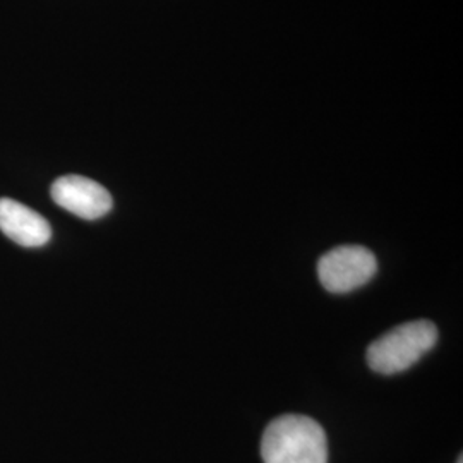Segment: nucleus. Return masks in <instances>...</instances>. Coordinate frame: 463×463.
Returning a JSON list of instances; mask_svg holds the SVG:
<instances>
[{
    "mask_svg": "<svg viewBox=\"0 0 463 463\" xmlns=\"http://www.w3.org/2000/svg\"><path fill=\"white\" fill-rule=\"evenodd\" d=\"M261 457L265 463H328V438L311 417L281 415L265 430Z\"/></svg>",
    "mask_w": 463,
    "mask_h": 463,
    "instance_id": "obj_1",
    "label": "nucleus"
},
{
    "mask_svg": "<svg viewBox=\"0 0 463 463\" xmlns=\"http://www.w3.org/2000/svg\"><path fill=\"white\" fill-rule=\"evenodd\" d=\"M438 342V328L428 319L411 321L386 331L367 348V364L380 374L411 369Z\"/></svg>",
    "mask_w": 463,
    "mask_h": 463,
    "instance_id": "obj_2",
    "label": "nucleus"
},
{
    "mask_svg": "<svg viewBox=\"0 0 463 463\" xmlns=\"http://www.w3.org/2000/svg\"><path fill=\"white\" fill-rule=\"evenodd\" d=\"M376 269V256L363 246L331 249L317 263L319 281L333 294H347L363 287L373 280Z\"/></svg>",
    "mask_w": 463,
    "mask_h": 463,
    "instance_id": "obj_3",
    "label": "nucleus"
},
{
    "mask_svg": "<svg viewBox=\"0 0 463 463\" xmlns=\"http://www.w3.org/2000/svg\"><path fill=\"white\" fill-rule=\"evenodd\" d=\"M55 204L83 220H99L112 210L110 193L99 183L83 175H64L50 189Z\"/></svg>",
    "mask_w": 463,
    "mask_h": 463,
    "instance_id": "obj_4",
    "label": "nucleus"
},
{
    "mask_svg": "<svg viewBox=\"0 0 463 463\" xmlns=\"http://www.w3.org/2000/svg\"><path fill=\"white\" fill-rule=\"evenodd\" d=\"M0 231L23 248H42L52 239L50 223L26 204L0 199Z\"/></svg>",
    "mask_w": 463,
    "mask_h": 463,
    "instance_id": "obj_5",
    "label": "nucleus"
},
{
    "mask_svg": "<svg viewBox=\"0 0 463 463\" xmlns=\"http://www.w3.org/2000/svg\"><path fill=\"white\" fill-rule=\"evenodd\" d=\"M458 463H463V458H462V457H458Z\"/></svg>",
    "mask_w": 463,
    "mask_h": 463,
    "instance_id": "obj_6",
    "label": "nucleus"
}]
</instances>
